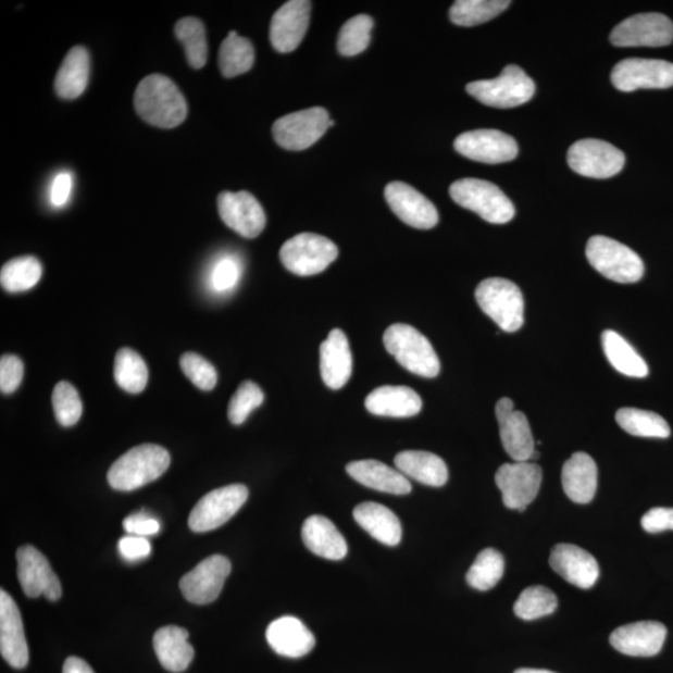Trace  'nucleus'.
Returning a JSON list of instances; mask_svg holds the SVG:
<instances>
[{
	"label": "nucleus",
	"instance_id": "obj_54",
	"mask_svg": "<svg viewBox=\"0 0 673 673\" xmlns=\"http://www.w3.org/2000/svg\"><path fill=\"white\" fill-rule=\"evenodd\" d=\"M63 673H96L90 668L88 662L76 658V656H71L64 662Z\"/></svg>",
	"mask_w": 673,
	"mask_h": 673
},
{
	"label": "nucleus",
	"instance_id": "obj_40",
	"mask_svg": "<svg viewBox=\"0 0 673 673\" xmlns=\"http://www.w3.org/2000/svg\"><path fill=\"white\" fill-rule=\"evenodd\" d=\"M42 275V266L33 256H23L7 262L0 271V283L7 292L18 294L28 291L36 286Z\"/></svg>",
	"mask_w": 673,
	"mask_h": 673
},
{
	"label": "nucleus",
	"instance_id": "obj_36",
	"mask_svg": "<svg viewBox=\"0 0 673 673\" xmlns=\"http://www.w3.org/2000/svg\"><path fill=\"white\" fill-rule=\"evenodd\" d=\"M615 419L621 428L635 437L666 439L671 436L669 423L658 413L621 408Z\"/></svg>",
	"mask_w": 673,
	"mask_h": 673
},
{
	"label": "nucleus",
	"instance_id": "obj_17",
	"mask_svg": "<svg viewBox=\"0 0 673 673\" xmlns=\"http://www.w3.org/2000/svg\"><path fill=\"white\" fill-rule=\"evenodd\" d=\"M232 573V562L224 556H212L183 576L180 589L184 598L196 605L214 602L224 589Z\"/></svg>",
	"mask_w": 673,
	"mask_h": 673
},
{
	"label": "nucleus",
	"instance_id": "obj_37",
	"mask_svg": "<svg viewBox=\"0 0 673 673\" xmlns=\"http://www.w3.org/2000/svg\"><path fill=\"white\" fill-rule=\"evenodd\" d=\"M254 63V49L249 39L238 36L236 32H229L227 38L220 48L219 65L225 78L245 74L251 70Z\"/></svg>",
	"mask_w": 673,
	"mask_h": 673
},
{
	"label": "nucleus",
	"instance_id": "obj_2",
	"mask_svg": "<svg viewBox=\"0 0 673 673\" xmlns=\"http://www.w3.org/2000/svg\"><path fill=\"white\" fill-rule=\"evenodd\" d=\"M172 463L169 451L155 445H141L119 458L108 472L110 487L133 491L155 482Z\"/></svg>",
	"mask_w": 673,
	"mask_h": 673
},
{
	"label": "nucleus",
	"instance_id": "obj_3",
	"mask_svg": "<svg viewBox=\"0 0 673 673\" xmlns=\"http://www.w3.org/2000/svg\"><path fill=\"white\" fill-rule=\"evenodd\" d=\"M383 342L387 351L407 371L425 378L438 376L439 358L428 338L423 336L419 329L397 323L386 331Z\"/></svg>",
	"mask_w": 673,
	"mask_h": 673
},
{
	"label": "nucleus",
	"instance_id": "obj_1",
	"mask_svg": "<svg viewBox=\"0 0 673 673\" xmlns=\"http://www.w3.org/2000/svg\"><path fill=\"white\" fill-rule=\"evenodd\" d=\"M134 104L142 121L161 129H173L187 116L183 92L172 79L161 74H151L140 82Z\"/></svg>",
	"mask_w": 673,
	"mask_h": 673
},
{
	"label": "nucleus",
	"instance_id": "obj_25",
	"mask_svg": "<svg viewBox=\"0 0 673 673\" xmlns=\"http://www.w3.org/2000/svg\"><path fill=\"white\" fill-rule=\"evenodd\" d=\"M321 376L331 389H340L352 376L353 358L344 331L332 329L328 338L321 345Z\"/></svg>",
	"mask_w": 673,
	"mask_h": 673
},
{
	"label": "nucleus",
	"instance_id": "obj_47",
	"mask_svg": "<svg viewBox=\"0 0 673 673\" xmlns=\"http://www.w3.org/2000/svg\"><path fill=\"white\" fill-rule=\"evenodd\" d=\"M182 370L187 378L201 390H212L216 387L217 372L208 360L198 353H185L180 358Z\"/></svg>",
	"mask_w": 673,
	"mask_h": 673
},
{
	"label": "nucleus",
	"instance_id": "obj_51",
	"mask_svg": "<svg viewBox=\"0 0 673 673\" xmlns=\"http://www.w3.org/2000/svg\"><path fill=\"white\" fill-rule=\"evenodd\" d=\"M117 548L121 556L130 562L147 559L151 552L149 540L134 535L124 536V538L119 540Z\"/></svg>",
	"mask_w": 673,
	"mask_h": 673
},
{
	"label": "nucleus",
	"instance_id": "obj_52",
	"mask_svg": "<svg viewBox=\"0 0 673 673\" xmlns=\"http://www.w3.org/2000/svg\"><path fill=\"white\" fill-rule=\"evenodd\" d=\"M641 525L644 531L650 534H658L673 531V508H653L643 516Z\"/></svg>",
	"mask_w": 673,
	"mask_h": 673
},
{
	"label": "nucleus",
	"instance_id": "obj_50",
	"mask_svg": "<svg viewBox=\"0 0 673 673\" xmlns=\"http://www.w3.org/2000/svg\"><path fill=\"white\" fill-rule=\"evenodd\" d=\"M240 278V267L233 259L221 260L212 274V285L220 292L228 291L237 284Z\"/></svg>",
	"mask_w": 673,
	"mask_h": 673
},
{
	"label": "nucleus",
	"instance_id": "obj_29",
	"mask_svg": "<svg viewBox=\"0 0 673 673\" xmlns=\"http://www.w3.org/2000/svg\"><path fill=\"white\" fill-rule=\"evenodd\" d=\"M562 488L570 500L589 504L598 489V465L586 453H575L562 466Z\"/></svg>",
	"mask_w": 673,
	"mask_h": 673
},
{
	"label": "nucleus",
	"instance_id": "obj_7",
	"mask_svg": "<svg viewBox=\"0 0 673 673\" xmlns=\"http://www.w3.org/2000/svg\"><path fill=\"white\" fill-rule=\"evenodd\" d=\"M466 91L482 104L510 109L525 104L535 94V83L516 65H508L496 79L473 82Z\"/></svg>",
	"mask_w": 673,
	"mask_h": 673
},
{
	"label": "nucleus",
	"instance_id": "obj_4",
	"mask_svg": "<svg viewBox=\"0 0 673 673\" xmlns=\"http://www.w3.org/2000/svg\"><path fill=\"white\" fill-rule=\"evenodd\" d=\"M450 198L459 207L478 214L487 223L502 225L515 216V208L497 185L479 178H462L449 189Z\"/></svg>",
	"mask_w": 673,
	"mask_h": 673
},
{
	"label": "nucleus",
	"instance_id": "obj_38",
	"mask_svg": "<svg viewBox=\"0 0 673 673\" xmlns=\"http://www.w3.org/2000/svg\"><path fill=\"white\" fill-rule=\"evenodd\" d=\"M509 5V0H458L450 8L449 18L459 27H474L497 18Z\"/></svg>",
	"mask_w": 673,
	"mask_h": 673
},
{
	"label": "nucleus",
	"instance_id": "obj_35",
	"mask_svg": "<svg viewBox=\"0 0 673 673\" xmlns=\"http://www.w3.org/2000/svg\"><path fill=\"white\" fill-rule=\"evenodd\" d=\"M601 344L605 356H607L608 361L618 372L633 378L647 377L649 365L635 351L634 347L616 334L615 331L608 329L602 332Z\"/></svg>",
	"mask_w": 673,
	"mask_h": 673
},
{
	"label": "nucleus",
	"instance_id": "obj_16",
	"mask_svg": "<svg viewBox=\"0 0 673 673\" xmlns=\"http://www.w3.org/2000/svg\"><path fill=\"white\" fill-rule=\"evenodd\" d=\"M454 148L468 159L483 164L509 163L518 157L514 138L499 130L482 129L459 135Z\"/></svg>",
	"mask_w": 673,
	"mask_h": 673
},
{
	"label": "nucleus",
	"instance_id": "obj_19",
	"mask_svg": "<svg viewBox=\"0 0 673 673\" xmlns=\"http://www.w3.org/2000/svg\"><path fill=\"white\" fill-rule=\"evenodd\" d=\"M309 0H291L275 13L271 22V45L278 53H291L301 45L311 20Z\"/></svg>",
	"mask_w": 673,
	"mask_h": 673
},
{
	"label": "nucleus",
	"instance_id": "obj_18",
	"mask_svg": "<svg viewBox=\"0 0 673 673\" xmlns=\"http://www.w3.org/2000/svg\"><path fill=\"white\" fill-rule=\"evenodd\" d=\"M217 208L225 225L242 237H258L266 227L265 211L250 192H221Z\"/></svg>",
	"mask_w": 673,
	"mask_h": 673
},
{
	"label": "nucleus",
	"instance_id": "obj_43",
	"mask_svg": "<svg viewBox=\"0 0 673 673\" xmlns=\"http://www.w3.org/2000/svg\"><path fill=\"white\" fill-rule=\"evenodd\" d=\"M557 609V595L545 586L527 587L514 605L515 615L526 621L549 616Z\"/></svg>",
	"mask_w": 673,
	"mask_h": 673
},
{
	"label": "nucleus",
	"instance_id": "obj_6",
	"mask_svg": "<svg viewBox=\"0 0 673 673\" xmlns=\"http://www.w3.org/2000/svg\"><path fill=\"white\" fill-rule=\"evenodd\" d=\"M586 258L603 277L618 284H636L645 274L640 256L607 236H594L586 246Z\"/></svg>",
	"mask_w": 673,
	"mask_h": 673
},
{
	"label": "nucleus",
	"instance_id": "obj_53",
	"mask_svg": "<svg viewBox=\"0 0 673 673\" xmlns=\"http://www.w3.org/2000/svg\"><path fill=\"white\" fill-rule=\"evenodd\" d=\"M73 189V178L70 173H61L55 177L53 186H51V202L55 207H63L70 200Z\"/></svg>",
	"mask_w": 673,
	"mask_h": 673
},
{
	"label": "nucleus",
	"instance_id": "obj_13",
	"mask_svg": "<svg viewBox=\"0 0 673 673\" xmlns=\"http://www.w3.org/2000/svg\"><path fill=\"white\" fill-rule=\"evenodd\" d=\"M611 82L624 92L669 89L673 87V64L660 59H625L613 67Z\"/></svg>",
	"mask_w": 673,
	"mask_h": 673
},
{
	"label": "nucleus",
	"instance_id": "obj_23",
	"mask_svg": "<svg viewBox=\"0 0 673 673\" xmlns=\"http://www.w3.org/2000/svg\"><path fill=\"white\" fill-rule=\"evenodd\" d=\"M0 652L13 669L27 668L29 649L21 611L5 590L0 591Z\"/></svg>",
	"mask_w": 673,
	"mask_h": 673
},
{
	"label": "nucleus",
	"instance_id": "obj_11",
	"mask_svg": "<svg viewBox=\"0 0 673 673\" xmlns=\"http://www.w3.org/2000/svg\"><path fill=\"white\" fill-rule=\"evenodd\" d=\"M610 41L621 48L666 47L673 41V23L660 13L636 14L613 28Z\"/></svg>",
	"mask_w": 673,
	"mask_h": 673
},
{
	"label": "nucleus",
	"instance_id": "obj_22",
	"mask_svg": "<svg viewBox=\"0 0 673 673\" xmlns=\"http://www.w3.org/2000/svg\"><path fill=\"white\" fill-rule=\"evenodd\" d=\"M666 636V626L658 621H640L618 627L610 636V644L633 658H652L661 652Z\"/></svg>",
	"mask_w": 673,
	"mask_h": 673
},
{
	"label": "nucleus",
	"instance_id": "obj_46",
	"mask_svg": "<svg viewBox=\"0 0 673 673\" xmlns=\"http://www.w3.org/2000/svg\"><path fill=\"white\" fill-rule=\"evenodd\" d=\"M263 400H265V395H263L262 389L256 383L251 381L242 382L232 400H229L227 411L229 422L235 425L245 423L253 409L259 408Z\"/></svg>",
	"mask_w": 673,
	"mask_h": 673
},
{
	"label": "nucleus",
	"instance_id": "obj_14",
	"mask_svg": "<svg viewBox=\"0 0 673 673\" xmlns=\"http://www.w3.org/2000/svg\"><path fill=\"white\" fill-rule=\"evenodd\" d=\"M541 481V468L531 462L502 464L496 474L504 506L519 511H524L538 496Z\"/></svg>",
	"mask_w": 673,
	"mask_h": 673
},
{
	"label": "nucleus",
	"instance_id": "obj_55",
	"mask_svg": "<svg viewBox=\"0 0 673 673\" xmlns=\"http://www.w3.org/2000/svg\"><path fill=\"white\" fill-rule=\"evenodd\" d=\"M514 673H557L549 670H539V669H519Z\"/></svg>",
	"mask_w": 673,
	"mask_h": 673
},
{
	"label": "nucleus",
	"instance_id": "obj_20",
	"mask_svg": "<svg viewBox=\"0 0 673 673\" xmlns=\"http://www.w3.org/2000/svg\"><path fill=\"white\" fill-rule=\"evenodd\" d=\"M496 414L500 439L507 453L515 462H529L535 453V441L526 415L514 411V402L510 398L499 400Z\"/></svg>",
	"mask_w": 673,
	"mask_h": 673
},
{
	"label": "nucleus",
	"instance_id": "obj_32",
	"mask_svg": "<svg viewBox=\"0 0 673 673\" xmlns=\"http://www.w3.org/2000/svg\"><path fill=\"white\" fill-rule=\"evenodd\" d=\"M354 521L373 539L388 547H397L402 540V525L398 516L378 502H363L353 510Z\"/></svg>",
	"mask_w": 673,
	"mask_h": 673
},
{
	"label": "nucleus",
	"instance_id": "obj_30",
	"mask_svg": "<svg viewBox=\"0 0 673 673\" xmlns=\"http://www.w3.org/2000/svg\"><path fill=\"white\" fill-rule=\"evenodd\" d=\"M302 540L314 556L327 560H342L348 552L345 536L329 519L313 515L302 526Z\"/></svg>",
	"mask_w": 673,
	"mask_h": 673
},
{
	"label": "nucleus",
	"instance_id": "obj_21",
	"mask_svg": "<svg viewBox=\"0 0 673 673\" xmlns=\"http://www.w3.org/2000/svg\"><path fill=\"white\" fill-rule=\"evenodd\" d=\"M385 198L391 211L408 226L431 229L437 226L439 215L436 207L414 187L404 183H390Z\"/></svg>",
	"mask_w": 673,
	"mask_h": 673
},
{
	"label": "nucleus",
	"instance_id": "obj_27",
	"mask_svg": "<svg viewBox=\"0 0 673 673\" xmlns=\"http://www.w3.org/2000/svg\"><path fill=\"white\" fill-rule=\"evenodd\" d=\"M346 471L356 482L374 490L395 494V496H407L412 491L411 482L407 479V476L378 460H358V462L349 463Z\"/></svg>",
	"mask_w": 673,
	"mask_h": 673
},
{
	"label": "nucleus",
	"instance_id": "obj_33",
	"mask_svg": "<svg viewBox=\"0 0 673 673\" xmlns=\"http://www.w3.org/2000/svg\"><path fill=\"white\" fill-rule=\"evenodd\" d=\"M397 470L428 487H443L448 482V468L440 457L422 450L402 451L395 458Z\"/></svg>",
	"mask_w": 673,
	"mask_h": 673
},
{
	"label": "nucleus",
	"instance_id": "obj_48",
	"mask_svg": "<svg viewBox=\"0 0 673 673\" xmlns=\"http://www.w3.org/2000/svg\"><path fill=\"white\" fill-rule=\"evenodd\" d=\"M24 377V364L20 357L5 354L0 360V389L12 395L20 388Z\"/></svg>",
	"mask_w": 673,
	"mask_h": 673
},
{
	"label": "nucleus",
	"instance_id": "obj_44",
	"mask_svg": "<svg viewBox=\"0 0 673 673\" xmlns=\"http://www.w3.org/2000/svg\"><path fill=\"white\" fill-rule=\"evenodd\" d=\"M373 25L371 16L365 14L356 15L345 23L337 40L339 54L354 57L363 53L370 46Z\"/></svg>",
	"mask_w": 673,
	"mask_h": 673
},
{
	"label": "nucleus",
	"instance_id": "obj_5",
	"mask_svg": "<svg viewBox=\"0 0 673 673\" xmlns=\"http://www.w3.org/2000/svg\"><path fill=\"white\" fill-rule=\"evenodd\" d=\"M476 302L501 331L513 334L524 325V297L514 283L506 278L484 279L476 287Z\"/></svg>",
	"mask_w": 673,
	"mask_h": 673
},
{
	"label": "nucleus",
	"instance_id": "obj_42",
	"mask_svg": "<svg viewBox=\"0 0 673 673\" xmlns=\"http://www.w3.org/2000/svg\"><path fill=\"white\" fill-rule=\"evenodd\" d=\"M504 570V557L496 549H485L468 572L466 583L475 590L488 591L501 581Z\"/></svg>",
	"mask_w": 673,
	"mask_h": 673
},
{
	"label": "nucleus",
	"instance_id": "obj_41",
	"mask_svg": "<svg viewBox=\"0 0 673 673\" xmlns=\"http://www.w3.org/2000/svg\"><path fill=\"white\" fill-rule=\"evenodd\" d=\"M175 34L185 49L187 62L194 70H201L207 65L208 41L203 23L194 16H186L176 23Z\"/></svg>",
	"mask_w": 673,
	"mask_h": 673
},
{
	"label": "nucleus",
	"instance_id": "obj_15",
	"mask_svg": "<svg viewBox=\"0 0 673 673\" xmlns=\"http://www.w3.org/2000/svg\"><path fill=\"white\" fill-rule=\"evenodd\" d=\"M18 578L22 589L30 599L46 596L49 601L62 598L61 581L51 569L48 559L32 545H25L16 551Z\"/></svg>",
	"mask_w": 673,
	"mask_h": 673
},
{
	"label": "nucleus",
	"instance_id": "obj_10",
	"mask_svg": "<svg viewBox=\"0 0 673 673\" xmlns=\"http://www.w3.org/2000/svg\"><path fill=\"white\" fill-rule=\"evenodd\" d=\"M249 498V489L242 484L227 485L210 491L196 504L189 516L190 529L208 533L217 529L240 510Z\"/></svg>",
	"mask_w": 673,
	"mask_h": 673
},
{
	"label": "nucleus",
	"instance_id": "obj_34",
	"mask_svg": "<svg viewBox=\"0 0 673 673\" xmlns=\"http://www.w3.org/2000/svg\"><path fill=\"white\" fill-rule=\"evenodd\" d=\"M90 76V57L84 47H74L64 59L55 78L59 97L66 100L79 98L87 89Z\"/></svg>",
	"mask_w": 673,
	"mask_h": 673
},
{
	"label": "nucleus",
	"instance_id": "obj_24",
	"mask_svg": "<svg viewBox=\"0 0 673 673\" xmlns=\"http://www.w3.org/2000/svg\"><path fill=\"white\" fill-rule=\"evenodd\" d=\"M549 562L553 572L581 589H590L600 575L598 561L576 545H557L551 550Z\"/></svg>",
	"mask_w": 673,
	"mask_h": 673
},
{
	"label": "nucleus",
	"instance_id": "obj_31",
	"mask_svg": "<svg viewBox=\"0 0 673 673\" xmlns=\"http://www.w3.org/2000/svg\"><path fill=\"white\" fill-rule=\"evenodd\" d=\"M153 649L165 670L183 672L190 666L195 650L189 643V633L178 626H165L153 635Z\"/></svg>",
	"mask_w": 673,
	"mask_h": 673
},
{
	"label": "nucleus",
	"instance_id": "obj_26",
	"mask_svg": "<svg viewBox=\"0 0 673 673\" xmlns=\"http://www.w3.org/2000/svg\"><path fill=\"white\" fill-rule=\"evenodd\" d=\"M266 638L272 650L289 659L303 658L316 645V637L301 620L294 616L275 620L267 627Z\"/></svg>",
	"mask_w": 673,
	"mask_h": 673
},
{
	"label": "nucleus",
	"instance_id": "obj_39",
	"mask_svg": "<svg viewBox=\"0 0 673 673\" xmlns=\"http://www.w3.org/2000/svg\"><path fill=\"white\" fill-rule=\"evenodd\" d=\"M114 377L127 394L139 395L148 385L147 363L133 349L122 348L115 357Z\"/></svg>",
	"mask_w": 673,
	"mask_h": 673
},
{
	"label": "nucleus",
	"instance_id": "obj_9",
	"mask_svg": "<svg viewBox=\"0 0 673 673\" xmlns=\"http://www.w3.org/2000/svg\"><path fill=\"white\" fill-rule=\"evenodd\" d=\"M334 125L327 110L317 107L278 119L272 134L281 148L301 151L311 148Z\"/></svg>",
	"mask_w": 673,
	"mask_h": 673
},
{
	"label": "nucleus",
	"instance_id": "obj_28",
	"mask_svg": "<svg viewBox=\"0 0 673 673\" xmlns=\"http://www.w3.org/2000/svg\"><path fill=\"white\" fill-rule=\"evenodd\" d=\"M365 408L374 415L409 419L422 411V398L412 388L383 386L365 398Z\"/></svg>",
	"mask_w": 673,
	"mask_h": 673
},
{
	"label": "nucleus",
	"instance_id": "obj_8",
	"mask_svg": "<svg viewBox=\"0 0 673 673\" xmlns=\"http://www.w3.org/2000/svg\"><path fill=\"white\" fill-rule=\"evenodd\" d=\"M337 258V246L327 237L316 234L296 235L279 251L285 269L302 277L321 274Z\"/></svg>",
	"mask_w": 673,
	"mask_h": 673
},
{
	"label": "nucleus",
	"instance_id": "obj_12",
	"mask_svg": "<svg viewBox=\"0 0 673 673\" xmlns=\"http://www.w3.org/2000/svg\"><path fill=\"white\" fill-rule=\"evenodd\" d=\"M625 153L613 145L585 139L572 145L568 163L578 175L593 178H609L618 175L625 166Z\"/></svg>",
	"mask_w": 673,
	"mask_h": 673
},
{
	"label": "nucleus",
	"instance_id": "obj_49",
	"mask_svg": "<svg viewBox=\"0 0 673 673\" xmlns=\"http://www.w3.org/2000/svg\"><path fill=\"white\" fill-rule=\"evenodd\" d=\"M124 529L127 534L148 538L160 532V523L152 515L140 511L124 519Z\"/></svg>",
	"mask_w": 673,
	"mask_h": 673
},
{
	"label": "nucleus",
	"instance_id": "obj_45",
	"mask_svg": "<svg viewBox=\"0 0 673 673\" xmlns=\"http://www.w3.org/2000/svg\"><path fill=\"white\" fill-rule=\"evenodd\" d=\"M55 419L63 427H73L83 414V402L78 390L70 382H59L53 390Z\"/></svg>",
	"mask_w": 673,
	"mask_h": 673
}]
</instances>
